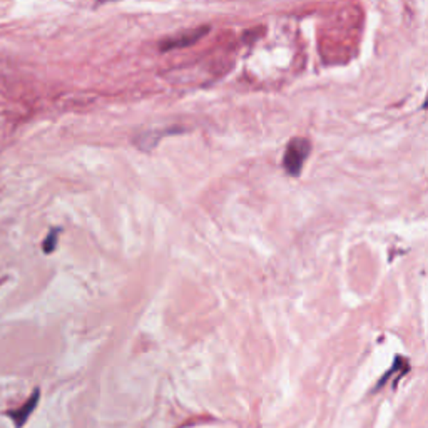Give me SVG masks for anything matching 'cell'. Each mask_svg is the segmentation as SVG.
Wrapping results in <instances>:
<instances>
[{
	"mask_svg": "<svg viewBox=\"0 0 428 428\" xmlns=\"http://www.w3.org/2000/svg\"><path fill=\"white\" fill-rule=\"evenodd\" d=\"M37 403H39V390H35L34 393H32V397L28 398L27 403H24V405L15 411H9V417L14 420L15 427H17V428L24 427V423L27 422L28 415L34 411L35 406H37Z\"/></svg>",
	"mask_w": 428,
	"mask_h": 428,
	"instance_id": "3",
	"label": "cell"
},
{
	"mask_svg": "<svg viewBox=\"0 0 428 428\" xmlns=\"http://www.w3.org/2000/svg\"><path fill=\"white\" fill-rule=\"evenodd\" d=\"M309 151H311V144H309V141L305 139V137H296V139L289 141L283 159L284 169L288 171V174L298 176L305 161H307V157L309 156Z\"/></svg>",
	"mask_w": 428,
	"mask_h": 428,
	"instance_id": "1",
	"label": "cell"
},
{
	"mask_svg": "<svg viewBox=\"0 0 428 428\" xmlns=\"http://www.w3.org/2000/svg\"><path fill=\"white\" fill-rule=\"evenodd\" d=\"M55 243H57V231H52L51 234H49V238L44 241V251L51 252L55 250Z\"/></svg>",
	"mask_w": 428,
	"mask_h": 428,
	"instance_id": "4",
	"label": "cell"
},
{
	"mask_svg": "<svg viewBox=\"0 0 428 428\" xmlns=\"http://www.w3.org/2000/svg\"><path fill=\"white\" fill-rule=\"evenodd\" d=\"M207 34V27L205 28H194V31L185 32L182 35H178V37L169 39L168 42L164 44L161 49L162 51H169V49H179V47H186V46H193L194 42H198L203 35Z\"/></svg>",
	"mask_w": 428,
	"mask_h": 428,
	"instance_id": "2",
	"label": "cell"
}]
</instances>
